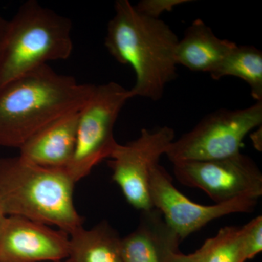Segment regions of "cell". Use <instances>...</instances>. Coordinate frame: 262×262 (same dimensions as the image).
Returning a JSON list of instances; mask_svg holds the SVG:
<instances>
[{"instance_id":"19","label":"cell","mask_w":262,"mask_h":262,"mask_svg":"<svg viewBox=\"0 0 262 262\" xmlns=\"http://www.w3.org/2000/svg\"><path fill=\"white\" fill-rule=\"evenodd\" d=\"M167 262H203V253L201 248L190 254H183L179 251L172 254Z\"/></svg>"},{"instance_id":"5","label":"cell","mask_w":262,"mask_h":262,"mask_svg":"<svg viewBox=\"0 0 262 262\" xmlns=\"http://www.w3.org/2000/svg\"><path fill=\"white\" fill-rule=\"evenodd\" d=\"M130 91L115 82L95 85L79 113L75 152L67 169L75 182L111 156L117 142L114 128Z\"/></svg>"},{"instance_id":"14","label":"cell","mask_w":262,"mask_h":262,"mask_svg":"<svg viewBox=\"0 0 262 262\" xmlns=\"http://www.w3.org/2000/svg\"><path fill=\"white\" fill-rule=\"evenodd\" d=\"M121 237L107 222L70 234L68 259L72 262H122Z\"/></svg>"},{"instance_id":"17","label":"cell","mask_w":262,"mask_h":262,"mask_svg":"<svg viewBox=\"0 0 262 262\" xmlns=\"http://www.w3.org/2000/svg\"><path fill=\"white\" fill-rule=\"evenodd\" d=\"M242 239L246 261L262 251V216L258 215L243 227Z\"/></svg>"},{"instance_id":"21","label":"cell","mask_w":262,"mask_h":262,"mask_svg":"<svg viewBox=\"0 0 262 262\" xmlns=\"http://www.w3.org/2000/svg\"><path fill=\"white\" fill-rule=\"evenodd\" d=\"M8 20H5L3 17L0 16V42L3 39L7 27H8Z\"/></svg>"},{"instance_id":"12","label":"cell","mask_w":262,"mask_h":262,"mask_svg":"<svg viewBox=\"0 0 262 262\" xmlns=\"http://www.w3.org/2000/svg\"><path fill=\"white\" fill-rule=\"evenodd\" d=\"M80 110L58 117L33 134L19 148V155L41 166L67 168L75 152Z\"/></svg>"},{"instance_id":"9","label":"cell","mask_w":262,"mask_h":262,"mask_svg":"<svg viewBox=\"0 0 262 262\" xmlns=\"http://www.w3.org/2000/svg\"><path fill=\"white\" fill-rule=\"evenodd\" d=\"M149 195L153 208L162 213L164 220L182 241L221 217L252 212L258 201L239 198L211 206L198 204L179 192L171 177L160 164L150 176Z\"/></svg>"},{"instance_id":"23","label":"cell","mask_w":262,"mask_h":262,"mask_svg":"<svg viewBox=\"0 0 262 262\" xmlns=\"http://www.w3.org/2000/svg\"><path fill=\"white\" fill-rule=\"evenodd\" d=\"M56 262H72V261H71L70 259H68V258H67V259L62 260V261H56Z\"/></svg>"},{"instance_id":"4","label":"cell","mask_w":262,"mask_h":262,"mask_svg":"<svg viewBox=\"0 0 262 262\" xmlns=\"http://www.w3.org/2000/svg\"><path fill=\"white\" fill-rule=\"evenodd\" d=\"M72 20L29 0L19 8L0 42V89L73 51Z\"/></svg>"},{"instance_id":"16","label":"cell","mask_w":262,"mask_h":262,"mask_svg":"<svg viewBox=\"0 0 262 262\" xmlns=\"http://www.w3.org/2000/svg\"><path fill=\"white\" fill-rule=\"evenodd\" d=\"M203 262H245L242 229L225 227L201 247Z\"/></svg>"},{"instance_id":"10","label":"cell","mask_w":262,"mask_h":262,"mask_svg":"<svg viewBox=\"0 0 262 262\" xmlns=\"http://www.w3.org/2000/svg\"><path fill=\"white\" fill-rule=\"evenodd\" d=\"M70 235L23 218L6 216L0 227V262H56L67 259Z\"/></svg>"},{"instance_id":"1","label":"cell","mask_w":262,"mask_h":262,"mask_svg":"<svg viewBox=\"0 0 262 262\" xmlns=\"http://www.w3.org/2000/svg\"><path fill=\"white\" fill-rule=\"evenodd\" d=\"M104 45L119 63L134 69L136 82L131 98L158 101L177 77L176 50L179 38L160 18L140 13L128 0H117Z\"/></svg>"},{"instance_id":"3","label":"cell","mask_w":262,"mask_h":262,"mask_svg":"<svg viewBox=\"0 0 262 262\" xmlns=\"http://www.w3.org/2000/svg\"><path fill=\"white\" fill-rule=\"evenodd\" d=\"M75 181L66 168H48L20 155L0 158V202L6 216L54 225L70 235L83 220L74 204Z\"/></svg>"},{"instance_id":"11","label":"cell","mask_w":262,"mask_h":262,"mask_svg":"<svg viewBox=\"0 0 262 262\" xmlns=\"http://www.w3.org/2000/svg\"><path fill=\"white\" fill-rule=\"evenodd\" d=\"M182 239L156 208L142 211L135 230L121 239L122 262H167Z\"/></svg>"},{"instance_id":"15","label":"cell","mask_w":262,"mask_h":262,"mask_svg":"<svg viewBox=\"0 0 262 262\" xmlns=\"http://www.w3.org/2000/svg\"><path fill=\"white\" fill-rule=\"evenodd\" d=\"M213 80L227 76L238 77L250 86L252 97L262 101V53L251 46H236L211 74Z\"/></svg>"},{"instance_id":"6","label":"cell","mask_w":262,"mask_h":262,"mask_svg":"<svg viewBox=\"0 0 262 262\" xmlns=\"http://www.w3.org/2000/svg\"><path fill=\"white\" fill-rule=\"evenodd\" d=\"M262 123V101L249 107L221 108L169 146L165 155L172 163L229 158L241 152L246 136Z\"/></svg>"},{"instance_id":"22","label":"cell","mask_w":262,"mask_h":262,"mask_svg":"<svg viewBox=\"0 0 262 262\" xmlns=\"http://www.w3.org/2000/svg\"><path fill=\"white\" fill-rule=\"evenodd\" d=\"M5 218H6V215H5L4 211H3V206H2L1 202H0V227H1L3 222H4Z\"/></svg>"},{"instance_id":"8","label":"cell","mask_w":262,"mask_h":262,"mask_svg":"<svg viewBox=\"0 0 262 262\" xmlns=\"http://www.w3.org/2000/svg\"><path fill=\"white\" fill-rule=\"evenodd\" d=\"M174 140L173 129L163 126L155 130L142 129L136 140L115 146L110 158L113 179L136 209L145 211L153 208L150 176Z\"/></svg>"},{"instance_id":"18","label":"cell","mask_w":262,"mask_h":262,"mask_svg":"<svg viewBox=\"0 0 262 262\" xmlns=\"http://www.w3.org/2000/svg\"><path fill=\"white\" fill-rule=\"evenodd\" d=\"M189 0H143L136 8L143 14L151 18H160L162 13L170 12L176 6L189 3Z\"/></svg>"},{"instance_id":"13","label":"cell","mask_w":262,"mask_h":262,"mask_svg":"<svg viewBox=\"0 0 262 262\" xmlns=\"http://www.w3.org/2000/svg\"><path fill=\"white\" fill-rule=\"evenodd\" d=\"M236 43L222 39L201 19L192 22L179 39L176 50L177 65L193 72H214L235 46Z\"/></svg>"},{"instance_id":"20","label":"cell","mask_w":262,"mask_h":262,"mask_svg":"<svg viewBox=\"0 0 262 262\" xmlns=\"http://www.w3.org/2000/svg\"><path fill=\"white\" fill-rule=\"evenodd\" d=\"M251 140L253 141V145L256 148V149L261 150V127H260V130L256 131V132L253 133L251 135Z\"/></svg>"},{"instance_id":"7","label":"cell","mask_w":262,"mask_h":262,"mask_svg":"<svg viewBox=\"0 0 262 262\" xmlns=\"http://www.w3.org/2000/svg\"><path fill=\"white\" fill-rule=\"evenodd\" d=\"M173 172L181 184L201 189L215 203L262 195L261 170L241 152L223 159L174 163Z\"/></svg>"},{"instance_id":"2","label":"cell","mask_w":262,"mask_h":262,"mask_svg":"<svg viewBox=\"0 0 262 262\" xmlns=\"http://www.w3.org/2000/svg\"><path fill=\"white\" fill-rule=\"evenodd\" d=\"M95 85L79 83L48 64L7 84L0 89V146L19 149L50 122L81 110Z\"/></svg>"}]
</instances>
